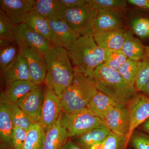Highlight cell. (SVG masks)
I'll return each instance as SVG.
<instances>
[{"mask_svg": "<svg viewBox=\"0 0 149 149\" xmlns=\"http://www.w3.org/2000/svg\"><path fill=\"white\" fill-rule=\"evenodd\" d=\"M149 81V56H147L143 60L140 61L135 82L136 90L142 92Z\"/></svg>", "mask_w": 149, "mask_h": 149, "instance_id": "1f68e13d", "label": "cell"}, {"mask_svg": "<svg viewBox=\"0 0 149 149\" xmlns=\"http://www.w3.org/2000/svg\"><path fill=\"white\" fill-rule=\"evenodd\" d=\"M68 52L73 68L93 80L95 70L106 59V51L97 45L93 35L80 36Z\"/></svg>", "mask_w": 149, "mask_h": 149, "instance_id": "7a4b0ae2", "label": "cell"}, {"mask_svg": "<svg viewBox=\"0 0 149 149\" xmlns=\"http://www.w3.org/2000/svg\"><path fill=\"white\" fill-rule=\"evenodd\" d=\"M13 127L11 118V103L6 100L2 92L0 99V137L4 143L11 144Z\"/></svg>", "mask_w": 149, "mask_h": 149, "instance_id": "e0dca14e", "label": "cell"}, {"mask_svg": "<svg viewBox=\"0 0 149 149\" xmlns=\"http://www.w3.org/2000/svg\"><path fill=\"white\" fill-rule=\"evenodd\" d=\"M17 45L27 62L31 81L40 85L45 82L47 73L44 54L35 48L24 45Z\"/></svg>", "mask_w": 149, "mask_h": 149, "instance_id": "52a82bcc", "label": "cell"}, {"mask_svg": "<svg viewBox=\"0 0 149 149\" xmlns=\"http://www.w3.org/2000/svg\"><path fill=\"white\" fill-rule=\"evenodd\" d=\"M61 149H84L75 142L68 141L65 142Z\"/></svg>", "mask_w": 149, "mask_h": 149, "instance_id": "ab89813d", "label": "cell"}, {"mask_svg": "<svg viewBox=\"0 0 149 149\" xmlns=\"http://www.w3.org/2000/svg\"><path fill=\"white\" fill-rule=\"evenodd\" d=\"M126 30L124 28L95 32L94 40L100 47L105 51L120 50Z\"/></svg>", "mask_w": 149, "mask_h": 149, "instance_id": "5bb4252c", "label": "cell"}, {"mask_svg": "<svg viewBox=\"0 0 149 149\" xmlns=\"http://www.w3.org/2000/svg\"><path fill=\"white\" fill-rule=\"evenodd\" d=\"M45 132L39 123H33L27 131L22 149H43Z\"/></svg>", "mask_w": 149, "mask_h": 149, "instance_id": "484cf974", "label": "cell"}, {"mask_svg": "<svg viewBox=\"0 0 149 149\" xmlns=\"http://www.w3.org/2000/svg\"><path fill=\"white\" fill-rule=\"evenodd\" d=\"M47 73L44 83L61 98L63 93L72 83L74 77L68 51L62 46L52 45L44 55Z\"/></svg>", "mask_w": 149, "mask_h": 149, "instance_id": "6da1fadb", "label": "cell"}, {"mask_svg": "<svg viewBox=\"0 0 149 149\" xmlns=\"http://www.w3.org/2000/svg\"><path fill=\"white\" fill-rule=\"evenodd\" d=\"M35 0H1V9L15 25L24 23L27 15L34 8Z\"/></svg>", "mask_w": 149, "mask_h": 149, "instance_id": "4fadbf2b", "label": "cell"}, {"mask_svg": "<svg viewBox=\"0 0 149 149\" xmlns=\"http://www.w3.org/2000/svg\"><path fill=\"white\" fill-rule=\"evenodd\" d=\"M48 22L59 45L68 51L80 36L70 28L64 19L57 21L48 20Z\"/></svg>", "mask_w": 149, "mask_h": 149, "instance_id": "d6986e66", "label": "cell"}, {"mask_svg": "<svg viewBox=\"0 0 149 149\" xmlns=\"http://www.w3.org/2000/svg\"><path fill=\"white\" fill-rule=\"evenodd\" d=\"M24 23L31 29L45 38L51 45H59L47 19L32 10L27 15Z\"/></svg>", "mask_w": 149, "mask_h": 149, "instance_id": "9a60e30c", "label": "cell"}, {"mask_svg": "<svg viewBox=\"0 0 149 149\" xmlns=\"http://www.w3.org/2000/svg\"><path fill=\"white\" fill-rule=\"evenodd\" d=\"M129 143L134 149H149V136L141 133H133Z\"/></svg>", "mask_w": 149, "mask_h": 149, "instance_id": "8d00e7d4", "label": "cell"}, {"mask_svg": "<svg viewBox=\"0 0 149 149\" xmlns=\"http://www.w3.org/2000/svg\"><path fill=\"white\" fill-rule=\"evenodd\" d=\"M123 23L121 13L98 11L97 15L94 22V32L123 28Z\"/></svg>", "mask_w": 149, "mask_h": 149, "instance_id": "ac0fdd59", "label": "cell"}, {"mask_svg": "<svg viewBox=\"0 0 149 149\" xmlns=\"http://www.w3.org/2000/svg\"><path fill=\"white\" fill-rule=\"evenodd\" d=\"M68 138L67 130L61 125L58 118L55 124L46 132L43 149H61Z\"/></svg>", "mask_w": 149, "mask_h": 149, "instance_id": "7402d4cb", "label": "cell"}, {"mask_svg": "<svg viewBox=\"0 0 149 149\" xmlns=\"http://www.w3.org/2000/svg\"><path fill=\"white\" fill-rule=\"evenodd\" d=\"M40 86L28 80L15 81L8 87L4 96L8 102L16 104L21 98Z\"/></svg>", "mask_w": 149, "mask_h": 149, "instance_id": "d4e9b609", "label": "cell"}, {"mask_svg": "<svg viewBox=\"0 0 149 149\" xmlns=\"http://www.w3.org/2000/svg\"><path fill=\"white\" fill-rule=\"evenodd\" d=\"M93 78L97 90L119 104L127 105L137 95L135 87L127 84L117 70L104 63L95 70Z\"/></svg>", "mask_w": 149, "mask_h": 149, "instance_id": "3957f363", "label": "cell"}, {"mask_svg": "<svg viewBox=\"0 0 149 149\" xmlns=\"http://www.w3.org/2000/svg\"><path fill=\"white\" fill-rule=\"evenodd\" d=\"M59 118L67 130L68 138H76L94 128L106 125L103 120L95 116L87 108L70 113L62 111Z\"/></svg>", "mask_w": 149, "mask_h": 149, "instance_id": "5b68a950", "label": "cell"}, {"mask_svg": "<svg viewBox=\"0 0 149 149\" xmlns=\"http://www.w3.org/2000/svg\"><path fill=\"white\" fill-rule=\"evenodd\" d=\"M142 92L144 93V95L149 97V81L144 87Z\"/></svg>", "mask_w": 149, "mask_h": 149, "instance_id": "b9f144b4", "label": "cell"}, {"mask_svg": "<svg viewBox=\"0 0 149 149\" xmlns=\"http://www.w3.org/2000/svg\"><path fill=\"white\" fill-rule=\"evenodd\" d=\"M127 1L131 5L149 11V0H128Z\"/></svg>", "mask_w": 149, "mask_h": 149, "instance_id": "f35d334b", "label": "cell"}, {"mask_svg": "<svg viewBox=\"0 0 149 149\" xmlns=\"http://www.w3.org/2000/svg\"><path fill=\"white\" fill-rule=\"evenodd\" d=\"M15 25L3 11L0 9V40L10 43H16L14 35Z\"/></svg>", "mask_w": 149, "mask_h": 149, "instance_id": "f546056e", "label": "cell"}, {"mask_svg": "<svg viewBox=\"0 0 149 149\" xmlns=\"http://www.w3.org/2000/svg\"><path fill=\"white\" fill-rule=\"evenodd\" d=\"M98 11L87 2L83 6L66 9L64 19L80 36L93 35L94 24Z\"/></svg>", "mask_w": 149, "mask_h": 149, "instance_id": "8992f818", "label": "cell"}, {"mask_svg": "<svg viewBox=\"0 0 149 149\" xmlns=\"http://www.w3.org/2000/svg\"><path fill=\"white\" fill-rule=\"evenodd\" d=\"M89 4L97 11L121 13L127 7V1L124 0H87Z\"/></svg>", "mask_w": 149, "mask_h": 149, "instance_id": "83f0119b", "label": "cell"}, {"mask_svg": "<svg viewBox=\"0 0 149 149\" xmlns=\"http://www.w3.org/2000/svg\"><path fill=\"white\" fill-rule=\"evenodd\" d=\"M2 73L8 87L17 81H31L27 62L19 51L16 58L4 70Z\"/></svg>", "mask_w": 149, "mask_h": 149, "instance_id": "2e32d148", "label": "cell"}, {"mask_svg": "<svg viewBox=\"0 0 149 149\" xmlns=\"http://www.w3.org/2000/svg\"><path fill=\"white\" fill-rule=\"evenodd\" d=\"M11 118L14 126L26 131L34 123L16 104L11 103Z\"/></svg>", "mask_w": 149, "mask_h": 149, "instance_id": "4dcf8cb0", "label": "cell"}, {"mask_svg": "<svg viewBox=\"0 0 149 149\" xmlns=\"http://www.w3.org/2000/svg\"><path fill=\"white\" fill-rule=\"evenodd\" d=\"M143 130L149 135V118L142 124Z\"/></svg>", "mask_w": 149, "mask_h": 149, "instance_id": "60d3db41", "label": "cell"}, {"mask_svg": "<svg viewBox=\"0 0 149 149\" xmlns=\"http://www.w3.org/2000/svg\"><path fill=\"white\" fill-rule=\"evenodd\" d=\"M62 112L61 99L46 87L40 122L45 133L55 124Z\"/></svg>", "mask_w": 149, "mask_h": 149, "instance_id": "9c48e42d", "label": "cell"}, {"mask_svg": "<svg viewBox=\"0 0 149 149\" xmlns=\"http://www.w3.org/2000/svg\"><path fill=\"white\" fill-rule=\"evenodd\" d=\"M103 120L112 132L125 140L130 130V121L127 105L117 104Z\"/></svg>", "mask_w": 149, "mask_h": 149, "instance_id": "30bf717a", "label": "cell"}, {"mask_svg": "<svg viewBox=\"0 0 149 149\" xmlns=\"http://www.w3.org/2000/svg\"><path fill=\"white\" fill-rule=\"evenodd\" d=\"M121 50L127 58L134 61H141L147 56L146 47L139 39L133 36L130 30H126L125 32Z\"/></svg>", "mask_w": 149, "mask_h": 149, "instance_id": "44dd1931", "label": "cell"}, {"mask_svg": "<svg viewBox=\"0 0 149 149\" xmlns=\"http://www.w3.org/2000/svg\"><path fill=\"white\" fill-rule=\"evenodd\" d=\"M127 107L130 116V127L125 139V149L127 148L135 129L149 118V97L144 94H137Z\"/></svg>", "mask_w": 149, "mask_h": 149, "instance_id": "ba28073f", "label": "cell"}, {"mask_svg": "<svg viewBox=\"0 0 149 149\" xmlns=\"http://www.w3.org/2000/svg\"><path fill=\"white\" fill-rule=\"evenodd\" d=\"M44 97L45 91L40 86L21 98L16 104L32 122L40 123Z\"/></svg>", "mask_w": 149, "mask_h": 149, "instance_id": "7c38bea8", "label": "cell"}, {"mask_svg": "<svg viewBox=\"0 0 149 149\" xmlns=\"http://www.w3.org/2000/svg\"><path fill=\"white\" fill-rule=\"evenodd\" d=\"M15 41L17 45L32 47L45 54L52 45L41 35L30 29L25 23L15 25L14 29Z\"/></svg>", "mask_w": 149, "mask_h": 149, "instance_id": "8fae6325", "label": "cell"}, {"mask_svg": "<svg viewBox=\"0 0 149 149\" xmlns=\"http://www.w3.org/2000/svg\"><path fill=\"white\" fill-rule=\"evenodd\" d=\"M27 131L14 126L11 135V145L13 149H22L27 137Z\"/></svg>", "mask_w": 149, "mask_h": 149, "instance_id": "d590c367", "label": "cell"}, {"mask_svg": "<svg viewBox=\"0 0 149 149\" xmlns=\"http://www.w3.org/2000/svg\"><path fill=\"white\" fill-rule=\"evenodd\" d=\"M66 9L81 6L87 3V0H60Z\"/></svg>", "mask_w": 149, "mask_h": 149, "instance_id": "74e56055", "label": "cell"}, {"mask_svg": "<svg viewBox=\"0 0 149 149\" xmlns=\"http://www.w3.org/2000/svg\"><path fill=\"white\" fill-rule=\"evenodd\" d=\"M146 47L147 56H149V45L146 46Z\"/></svg>", "mask_w": 149, "mask_h": 149, "instance_id": "7bdbcfd3", "label": "cell"}, {"mask_svg": "<svg viewBox=\"0 0 149 149\" xmlns=\"http://www.w3.org/2000/svg\"><path fill=\"white\" fill-rule=\"evenodd\" d=\"M117 104L109 96L98 91L87 108L95 116L103 120L110 110Z\"/></svg>", "mask_w": 149, "mask_h": 149, "instance_id": "603a6c76", "label": "cell"}, {"mask_svg": "<svg viewBox=\"0 0 149 149\" xmlns=\"http://www.w3.org/2000/svg\"><path fill=\"white\" fill-rule=\"evenodd\" d=\"M134 33L142 39L149 38V18L138 17L131 21Z\"/></svg>", "mask_w": 149, "mask_h": 149, "instance_id": "e575fe53", "label": "cell"}, {"mask_svg": "<svg viewBox=\"0 0 149 149\" xmlns=\"http://www.w3.org/2000/svg\"><path fill=\"white\" fill-rule=\"evenodd\" d=\"M125 138L111 131L104 141L91 149H125Z\"/></svg>", "mask_w": 149, "mask_h": 149, "instance_id": "d6a6232c", "label": "cell"}, {"mask_svg": "<svg viewBox=\"0 0 149 149\" xmlns=\"http://www.w3.org/2000/svg\"><path fill=\"white\" fill-rule=\"evenodd\" d=\"M19 49L16 43L0 40V70H4L16 58Z\"/></svg>", "mask_w": 149, "mask_h": 149, "instance_id": "4316f807", "label": "cell"}, {"mask_svg": "<svg viewBox=\"0 0 149 149\" xmlns=\"http://www.w3.org/2000/svg\"><path fill=\"white\" fill-rule=\"evenodd\" d=\"M106 52V59L104 64L114 70H118L128 59L121 50Z\"/></svg>", "mask_w": 149, "mask_h": 149, "instance_id": "836d02e7", "label": "cell"}, {"mask_svg": "<svg viewBox=\"0 0 149 149\" xmlns=\"http://www.w3.org/2000/svg\"><path fill=\"white\" fill-rule=\"evenodd\" d=\"M98 91L93 79L74 68L72 83L65 90L61 98L62 111L70 113L87 108Z\"/></svg>", "mask_w": 149, "mask_h": 149, "instance_id": "277c9868", "label": "cell"}, {"mask_svg": "<svg viewBox=\"0 0 149 149\" xmlns=\"http://www.w3.org/2000/svg\"><path fill=\"white\" fill-rule=\"evenodd\" d=\"M48 20L64 19L66 9L60 0H37L33 9Z\"/></svg>", "mask_w": 149, "mask_h": 149, "instance_id": "ffe728a7", "label": "cell"}, {"mask_svg": "<svg viewBox=\"0 0 149 149\" xmlns=\"http://www.w3.org/2000/svg\"><path fill=\"white\" fill-rule=\"evenodd\" d=\"M140 64V61L128 58L117 70L126 83L131 87H135L136 77Z\"/></svg>", "mask_w": 149, "mask_h": 149, "instance_id": "f1b7e54d", "label": "cell"}, {"mask_svg": "<svg viewBox=\"0 0 149 149\" xmlns=\"http://www.w3.org/2000/svg\"><path fill=\"white\" fill-rule=\"evenodd\" d=\"M111 132L106 125H103L74 138V141L84 149H91L104 141Z\"/></svg>", "mask_w": 149, "mask_h": 149, "instance_id": "cb8c5ba5", "label": "cell"}]
</instances>
